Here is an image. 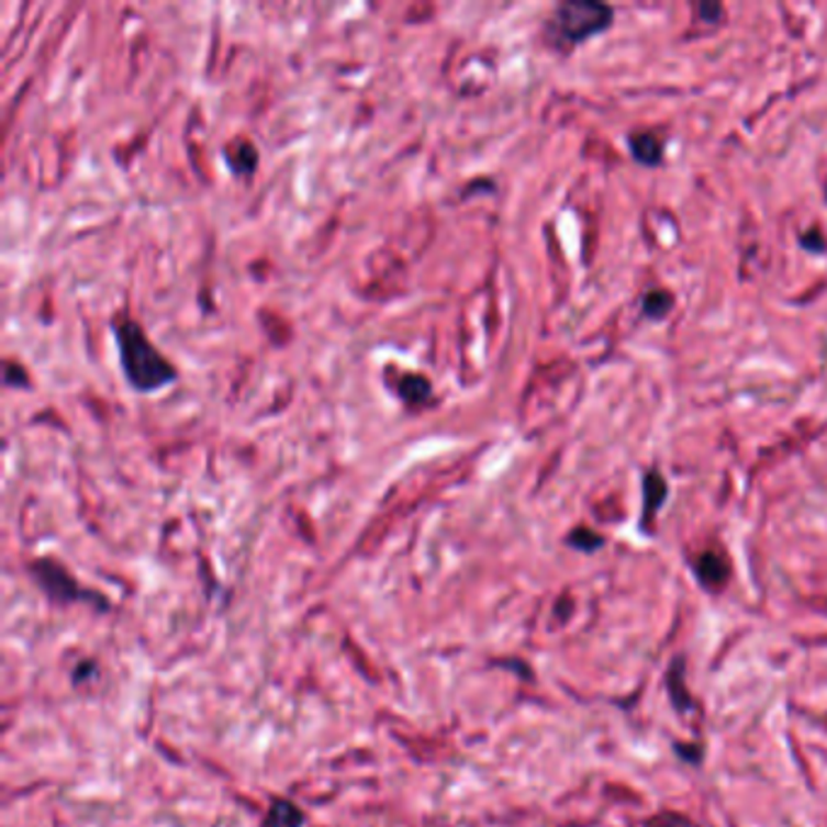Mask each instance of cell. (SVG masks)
Returning <instances> with one entry per match:
<instances>
[{"instance_id": "8", "label": "cell", "mask_w": 827, "mask_h": 827, "mask_svg": "<svg viewBox=\"0 0 827 827\" xmlns=\"http://www.w3.org/2000/svg\"><path fill=\"white\" fill-rule=\"evenodd\" d=\"M568 544L573 546V549H578V551L595 554V551H600L602 546H604V537H602V534H597V532L588 529V527H578L575 532H570Z\"/></svg>"}, {"instance_id": "10", "label": "cell", "mask_w": 827, "mask_h": 827, "mask_svg": "<svg viewBox=\"0 0 827 827\" xmlns=\"http://www.w3.org/2000/svg\"><path fill=\"white\" fill-rule=\"evenodd\" d=\"M646 827H694V823L678 813H660L656 818H650Z\"/></svg>"}, {"instance_id": "11", "label": "cell", "mask_w": 827, "mask_h": 827, "mask_svg": "<svg viewBox=\"0 0 827 827\" xmlns=\"http://www.w3.org/2000/svg\"><path fill=\"white\" fill-rule=\"evenodd\" d=\"M674 752H678L682 760L690 762V764H702V760H704V750L699 748V745L678 742V745H674Z\"/></svg>"}, {"instance_id": "5", "label": "cell", "mask_w": 827, "mask_h": 827, "mask_svg": "<svg viewBox=\"0 0 827 827\" xmlns=\"http://www.w3.org/2000/svg\"><path fill=\"white\" fill-rule=\"evenodd\" d=\"M668 498V483L658 471L646 473L644 479V529H648V524L656 519L658 510L662 507Z\"/></svg>"}, {"instance_id": "13", "label": "cell", "mask_w": 827, "mask_h": 827, "mask_svg": "<svg viewBox=\"0 0 827 827\" xmlns=\"http://www.w3.org/2000/svg\"><path fill=\"white\" fill-rule=\"evenodd\" d=\"M803 246L811 248V250H823L825 241L820 236H806V238H803Z\"/></svg>"}, {"instance_id": "6", "label": "cell", "mask_w": 827, "mask_h": 827, "mask_svg": "<svg viewBox=\"0 0 827 827\" xmlns=\"http://www.w3.org/2000/svg\"><path fill=\"white\" fill-rule=\"evenodd\" d=\"M632 150H634V158L638 163H644V166H658L660 158H662V144L658 142V136L653 134H636L632 136Z\"/></svg>"}, {"instance_id": "4", "label": "cell", "mask_w": 827, "mask_h": 827, "mask_svg": "<svg viewBox=\"0 0 827 827\" xmlns=\"http://www.w3.org/2000/svg\"><path fill=\"white\" fill-rule=\"evenodd\" d=\"M694 573L706 590H714V592L724 588L730 575L726 558L716 551H704L702 556H699L694 563Z\"/></svg>"}, {"instance_id": "1", "label": "cell", "mask_w": 827, "mask_h": 827, "mask_svg": "<svg viewBox=\"0 0 827 827\" xmlns=\"http://www.w3.org/2000/svg\"><path fill=\"white\" fill-rule=\"evenodd\" d=\"M114 337L116 345H120L124 375L132 381L134 389L154 391L175 379V371L168 365V359L148 343L142 325L130 318H122L114 325Z\"/></svg>"}, {"instance_id": "7", "label": "cell", "mask_w": 827, "mask_h": 827, "mask_svg": "<svg viewBox=\"0 0 827 827\" xmlns=\"http://www.w3.org/2000/svg\"><path fill=\"white\" fill-rule=\"evenodd\" d=\"M304 825V813L294 803L277 801L265 818V827H301Z\"/></svg>"}, {"instance_id": "9", "label": "cell", "mask_w": 827, "mask_h": 827, "mask_svg": "<svg viewBox=\"0 0 827 827\" xmlns=\"http://www.w3.org/2000/svg\"><path fill=\"white\" fill-rule=\"evenodd\" d=\"M670 306H672V297L668 294V291H662V289L648 291L646 299H644V311H646V316H650V318L668 316Z\"/></svg>"}, {"instance_id": "12", "label": "cell", "mask_w": 827, "mask_h": 827, "mask_svg": "<svg viewBox=\"0 0 827 827\" xmlns=\"http://www.w3.org/2000/svg\"><path fill=\"white\" fill-rule=\"evenodd\" d=\"M720 10H724V8H720L718 3H702V5H699V13H702V20H706V22H716L720 18Z\"/></svg>"}, {"instance_id": "2", "label": "cell", "mask_w": 827, "mask_h": 827, "mask_svg": "<svg viewBox=\"0 0 827 827\" xmlns=\"http://www.w3.org/2000/svg\"><path fill=\"white\" fill-rule=\"evenodd\" d=\"M612 8L604 3H592V0H573V3L558 5L554 15L556 37H561L570 44H578L582 40L592 37L612 25Z\"/></svg>"}, {"instance_id": "3", "label": "cell", "mask_w": 827, "mask_h": 827, "mask_svg": "<svg viewBox=\"0 0 827 827\" xmlns=\"http://www.w3.org/2000/svg\"><path fill=\"white\" fill-rule=\"evenodd\" d=\"M668 694L672 706L678 708L680 714H692L694 712V699L690 694V686H686V662L684 656H674L670 668H668Z\"/></svg>"}]
</instances>
